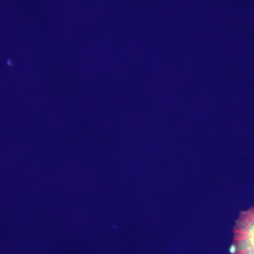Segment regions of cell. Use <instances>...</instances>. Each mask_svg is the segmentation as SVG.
Segmentation results:
<instances>
[{"mask_svg": "<svg viewBox=\"0 0 254 254\" xmlns=\"http://www.w3.org/2000/svg\"><path fill=\"white\" fill-rule=\"evenodd\" d=\"M233 254H254V206L241 213L237 220Z\"/></svg>", "mask_w": 254, "mask_h": 254, "instance_id": "1", "label": "cell"}]
</instances>
